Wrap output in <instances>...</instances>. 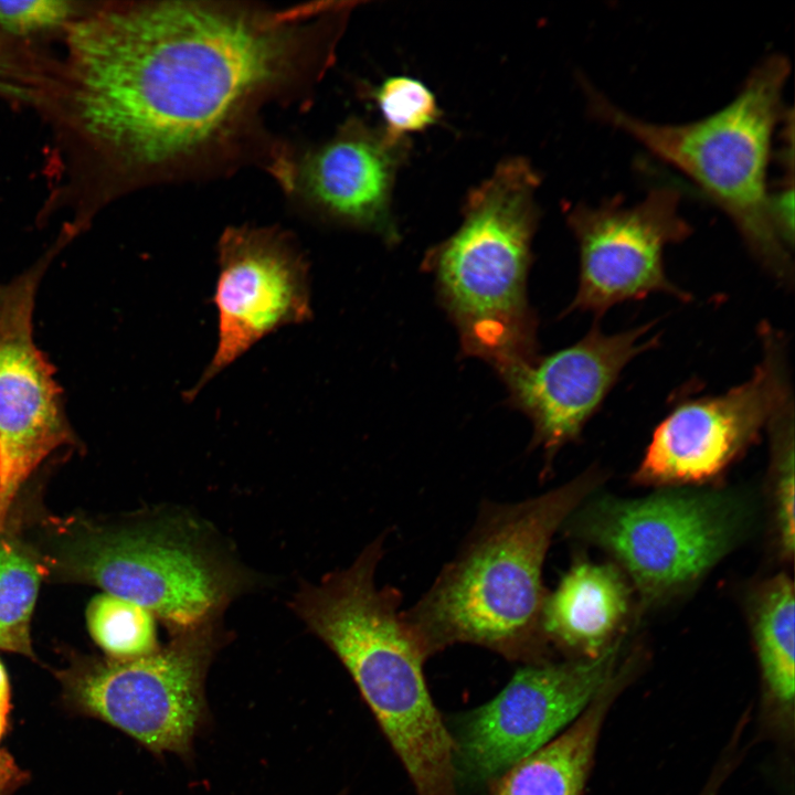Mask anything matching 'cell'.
<instances>
[{
  "label": "cell",
  "mask_w": 795,
  "mask_h": 795,
  "mask_svg": "<svg viewBox=\"0 0 795 795\" xmlns=\"http://www.w3.org/2000/svg\"><path fill=\"white\" fill-rule=\"evenodd\" d=\"M346 22L337 1L96 3L65 28L40 105L105 198L192 176L239 159L266 106L318 82Z\"/></svg>",
  "instance_id": "1"
},
{
  "label": "cell",
  "mask_w": 795,
  "mask_h": 795,
  "mask_svg": "<svg viewBox=\"0 0 795 795\" xmlns=\"http://www.w3.org/2000/svg\"><path fill=\"white\" fill-rule=\"evenodd\" d=\"M587 470L542 495L484 502L458 552L403 617L432 656L448 646H481L508 660L544 661L542 581L555 532L596 488Z\"/></svg>",
  "instance_id": "2"
},
{
  "label": "cell",
  "mask_w": 795,
  "mask_h": 795,
  "mask_svg": "<svg viewBox=\"0 0 795 795\" xmlns=\"http://www.w3.org/2000/svg\"><path fill=\"white\" fill-rule=\"evenodd\" d=\"M384 534L346 569L303 584L293 611L338 657L357 685L417 795H458L451 731L431 697L430 657L404 621L401 592L378 587Z\"/></svg>",
  "instance_id": "3"
},
{
  "label": "cell",
  "mask_w": 795,
  "mask_h": 795,
  "mask_svg": "<svg viewBox=\"0 0 795 795\" xmlns=\"http://www.w3.org/2000/svg\"><path fill=\"white\" fill-rule=\"evenodd\" d=\"M539 184L529 160L504 159L467 194L459 227L422 262L457 329L462 353L497 373L539 356L538 320L527 295Z\"/></svg>",
  "instance_id": "4"
},
{
  "label": "cell",
  "mask_w": 795,
  "mask_h": 795,
  "mask_svg": "<svg viewBox=\"0 0 795 795\" xmlns=\"http://www.w3.org/2000/svg\"><path fill=\"white\" fill-rule=\"evenodd\" d=\"M789 72L787 56L766 55L727 105L681 124L635 117L587 78L580 80L590 114L688 177L730 219L757 262L785 286L793 283V250L773 223L767 176L774 132L787 115L783 92Z\"/></svg>",
  "instance_id": "5"
},
{
  "label": "cell",
  "mask_w": 795,
  "mask_h": 795,
  "mask_svg": "<svg viewBox=\"0 0 795 795\" xmlns=\"http://www.w3.org/2000/svg\"><path fill=\"white\" fill-rule=\"evenodd\" d=\"M75 568L105 593L149 611L170 635L220 621L250 584L211 531L184 513L98 537Z\"/></svg>",
  "instance_id": "6"
},
{
  "label": "cell",
  "mask_w": 795,
  "mask_h": 795,
  "mask_svg": "<svg viewBox=\"0 0 795 795\" xmlns=\"http://www.w3.org/2000/svg\"><path fill=\"white\" fill-rule=\"evenodd\" d=\"M570 530L619 563L648 610L696 583L740 539L745 511L733 496L668 490L594 502Z\"/></svg>",
  "instance_id": "7"
},
{
  "label": "cell",
  "mask_w": 795,
  "mask_h": 795,
  "mask_svg": "<svg viewBox=\"0 0 795 795\" xmlns=\"http://www.w3.org/2000/svg\"><path fill=\"white\" fill-rule=\"evenodd\" d=\"M219 621L171 635L151 655L108 659L64 678L74 707L123 731L151 753L191 760L208 723L205 679L224 644Z\"/></svg>",
  "instance_id": "8"
},
{
  "label": "cell",
  "mask_w": 795,
  "mask_h": 795,
  "mask_svg": "<svg viewBox=\"0 0 795 795\" xmlns=\"http://www.w3.org/2000/svg\"><path fill=\"white\" fill-rule=\"evenodd\" d=\"M621 648L618 638L593 659L527 664L463 716L451 733L457 786L490 785L564 731L619 671Z\"/></svg>",
  "instance_id": "9"
},
{
  "label": "cell",
  "mask_w": 795,
  "mask_h": 795,
  "mask_svg": "<svg viewBox=\"0 0 795 795\" xmlns=\"http://www.w3.org/2000/svg\"><path fill=\"white\" fill-rule=\"evenodd\" d=\"M762 358L743 383L718 395L686 398L655 427L635 484L677 487L722 474L793 399L784 338L761 327Z\"/></svg>",
  "instance_id": "10"
},
{
  "label": "cell",
  "mask_w": 795,
  "mask_h": 795,
  "mask_svg": "<svg viewBox=\"0 0 795 795\" xmlns=\"http://www.w3.org/2000/svg\"><path fill=\"white\" fill-rule=\"evenodd\" d=\"M680 192L655 187L638 202L618 195L597 204L576 203L566 223L579 248V285L566 308L596 319L614 306L661 293L689 300L665 269V250L688 239L691 225L680 214Z\"/></svg>",
  "instance_id": "11"
},
{
  "label": "cell",
  "mask_w": 795,
  "mask_h": 795,
  "mask_svg": "<svg viewBox=\"0 0 795 795\" xmlns=\"http://www.w3.org/2000/svg\"><path fill=\"white\" fill-rule=\"evenodd\" d=\"M218 265L216 348L187 400L267 335L312 317L308 264L283 230L226 229L218 244Z\"/></svg>",
  "instance_id": "12"
},
{
  "label": "cell",
  "mask_w": 795,
  "mask_h": 795,
  "mask_svg": "<svg viewBox=\"0 0 795 795\" xmlns=\"http://www.w3.org/2000/svg\"><path fill=\"white\" fill-rule=\"evenodd\" d=\"M410 148V139L394 141L381 127L351 117L317 145L303 150L282 146L268 169L311 212L395 244L400 234L392 194Z\"/></svg>",
  "instance_id": "13"
},
{
  "label": "cell",
  "mask_w": 795,
  "mask_h": 795,
  "mask_svg": "<svg viewBox=\"0 0 795 795\" xmlns=\"http://www.w3.org/2000/svg\"><path fill=\"white\" fill-rule=\"evenodd\" d=\"M44 266L8 285L0 308V530L24 481L53 451L72 442L54 369L32 338Z\"/></svg>",
  "instance_id": "14"
},
{
  "label": "cell",
  "mask_w": 795,
  "mask_h": 795,
  "mask_svg": "<svg viewBox=\"0 0 795 795\" xmlns=\"http://www.w3.org/2000/svg\"><path fill=\"white\" fill-rule=\"evenodd\" d=\"M653 322L616 333L598 324L575 343L498 374L507 388V403L529 417L532 447L545 459L581 435L600 410L627 364L659 344L648 337Z\"/></svg>",
  "instance_id": "15"
},
{
  "label": "cell",
  "mask_w": 795,
  "mask_h": 795,
  "mask_svg": "<svg viewBox=\"0 0 795 795\" xmlns=\"http://www.w3.org/2000/svg\"><path fill=\"white\" fill-rule=\"evenodd\" d=\"M630 605V587L612 564L576 561L544 600L541 628L547 643L593 659L618 637Z\"/></svg>",
  "instance_id": "16"
},
{
  "label": "cell",
  "mask_w": 795,
  "mask_h": 795,
  "mask_svg": "<svg viewBox=\"0 0 795 795\" xmlns=\"http://www.w3.org/2000/svg\"><path fill=\"white\" fill-rule=\"evenodd\" d=\"M629 672L625 662L564 731L495 780L491 795H582L606 713Z\"/></svg>",
  "instance_id": "17"
},
{
  "label": "cell",
  "mask_w": 795,
  "mask_h": 795,
  "mask_svg": "<svg viewBox=\"0 0 795 795\" xmlns=\"http://www.w3.org/2000/svg\"><path fill=\"white\" fill-rule=\"evenodd\" d=\"M751 625L768 698L793 709L795 690V590L785 573L760 584L751 601Z\"/></svg>",
  "instance_id": "18"
},
{
  "label": "cell",
  "mask_w": 795,
  "mask_h": 795,
  "mask_svg": "<svg viewBox=\"0 0 795 795\" xmlns=\"http://www.w3.org/2000/svg\"><path fill=\"white\" fill-rule=\"evenodd\" d=\"M88 632L110 660L125 661L157 651L155 616L128 600L100 593L86 610Z\"/></svg>",
  "instance_id": "19"
},
{
  "label": "cell",
  "mask_w": 795,
  "mask_h": 795,
  "mask_svg": "<svg viewBox=\"0 0 795 795\" xmlns=\"http://www.w3.org/2000/svg\"><path fill=\"white\" fill-rule=\"evenodd\" d=\"M40 582L36 563L0 541V650L33 657L30 623Z\"/></svg>",
  "instance_id": "20"
},
{
  "label": "cell",
  "mask_w": 795,
  "mask_h": 795,
  "mask_svg": "<svg viewBox=\"0 0 795 795\" xmlns=\"http://www.w3.org/2000/svg\"><path fill=\"white\" fill-rule=\"evenodd\" d=\"M770 476L774 529L781 556L792 560L795 548V468H794V400L788 401L773 417Z\"/></svg>",
  "instance_id": "21"
},
{
  "label": "cell",
  "mask_w": 795,
  "mask_h": 795,
  "mask_svg": "<svg viewBox=\"0 0 795 795\" xmlns=\"http://www.w3.org/2000/svg\"><path fill=\"white\" fill-rule=\"evenodd\" d=\"M382 116L383 132L392 140L410 139L438 121L442 112L433 92L420 80L396 75L365 88Z\"/></svg>",
  "instance_id": "22"
},
{
  "label": "cell",
  "mask_w": 795,
  "mask_h": 795,
  "mask_svg": "<svg viewBox=\"0 0 795 795\" xmlns=\"http://www.w3.org/2000/svg\"><path fill=\"white\" fill-rule=\"evenodd\" d=\"M83 8L80 2L65 0H0V31L18 41L54 30L64 31Z\"/></svg>",
  "instance_id": "23"
},
{
  "label": "cell",
  "mask_w": 795,
  "mask_h": 795,
  "mask_svg": "<svg viewBox=\"0 0 795 795\" xmlns=\"http://www.w3.org/2000/svg\"><path fill=\"white\" fill-rule=\"evenodd\" d=\"M50 64L0 31V95L38 104L45 87Z\"/></svg>",
  "instance_id": "24"
},
{
  "label": "cell",
  "mask_w": 795,
  "mask_h": 795,
  "mask_svg": "<svg viewBox=\"0 0 795 795\" xmlns=\"http://www.w3.org/2000/svg\"><path fill=\"white\" fill-rule=\"evenodd\" d=\"M10 683L4 666L0 661V740L6 733L10 712ZM25 780V773L14 759L0 750V795H7Z\"/></svg>",
  "instance_id": "25"
},
{
  "label": "cell",
  "mask_w": 795,
  "mask_h": 795,
  "mask_svg": "<svg viewBox=\"0 0 795 795\" xmlns=\"http://www.w3.org/2000/svg\"><path fill=\"white\" fill-rule=\"evenodd\" d=\"M6 290H7V286H0V308H1L4 295H6Z\"/></svg>",
  "instance_id": "26"
},
{
  "label": "cell",
  "mask_w": 795,
  "mask_h": 795,
  "mask_svg": "<svg viewBox=\"0 0 795 795\" xmlns=\"http://www.w3.org/2000/svg\"><path fill=\"white\" fill-rule=\"evenodd\" d=\"M339 795H343V794H339Z\"/></svg>",
  "instance_id": "27"
}]
</instances>
